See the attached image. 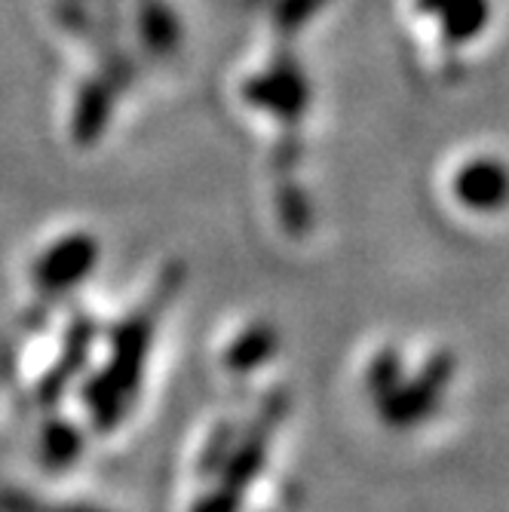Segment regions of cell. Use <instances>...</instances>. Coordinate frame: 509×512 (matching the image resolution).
<instances>
[{
  "mask_svg": "<svg viewBox=\"0 0 509 512\" xmlns=\"http://www.w3.org/2000/svg\"><path fill=\"white\" fill-rule=\"evenodd\" d=\"M421 4L427 16L439 19L442 34H448L454 43L476 40L491 19L488 0H421Z\"/></svg>",
  "mask_w": 509,
  "mask_h": 512,
  "instance_id": "cell-1",
  "label": "cell"
},
{
  "mask_svg": "<svg viewBox=\"0 0 509 512\" xmlns=\"http://www.w3.org/2000/svg\"><path fill=\"white\" fill-rule=\"evenodd\" d=\"M457 194L460 200L476 209H494L509 194V175L500 163H491V160L470 163L457 178Z\"/></svg>",
  "mask_w": 509,
  "mask_h": 512,
  "instance_id": "cell-2",
  "label": "cell"
}]
</instances>
